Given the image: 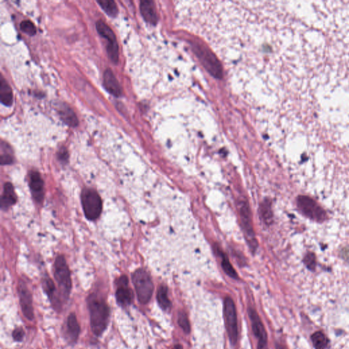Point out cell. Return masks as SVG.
<instances>
[{"instance_id": "cell-1", "label": "cell", "mask_w": 349, "mask_h": 349, "mask_svg": "<svg viewBox=\"0 0 349 349\" xmlns=\"http://www.w3.org/2000/svg\"><path fill=\"white\" fill-rule=\"evenodd\" d=\"M92 332L97 337L102 336L109 325L111 308L105 300L95 294L87 298Z\"/></svg>"}, {"instance_id": "cell-2", "label": "cell", "mask_w": 349, "mask_h": 349, "mask_svg": "<svg viewBox=\"0 0 349 349\" xmlns=\"http://www.w3.org/2000/svg\"><path fill=\"white\" fill-rule=\"evenodd\" d=\"M132 280L139 301L142 304H147L152 297L154 289L150 274L144 269H139L133 273Z\"/></svg>"}, {"instance_id": "cell-3", "label": "cell", "mask_w": 349, "mask_h": 349, "mask_svg": "<svg viewBox=\"0 0 349 349\" xmlns=\"http://www.w3.org/2000/svg\"><path fill=\"white\" fill-rule=\"evenodd\" d=\"M54 276L60 290L61 298L68 300L72 291V280L69 268L64 256L56 258L54 264Z\"/></svg>"}, {"instance_id": "cell-4", "label": "cell", "mask_w": 349, "mask_h": 349, "mask_svg": "<svg viewBox=\"0 0 349 349\" xmlns=\"http://www.w3.org/2000/svg\"><path fill=\"white\" fill-rule=\"evenodd\" d=\"M83 211L90 220H97L102 210V202L100 197L95 190H83L81 195Z\"/></svg>"}, {"instance_id": "cell-5", "label": "cell", "mask_w": 349, "mask_h": 349, "mask_svg": "<svg viewBox=\"0 0 349 349\" xmlns=\"http://www.w3.org/2000/svg\"><path fill=\"white\" fill-rule=\"evenodd\" d=\"M297 205L301 212L310 219L316 222L327 220V214L325 209L312 198L308 196H299Z\"/></svg>"}, {"instance_id": "cell-6", "label": "cell", "mask_w": 349, "mask_h": 349, "mask_svg": "<svg viewBox=\"0 0 349 349\" xmlns=\"http://www.w3.org/2000/svg\"><path fill=\"white\" fill-rule=\"evenodd\" d=\"M97 32L102 38L107 41L106 52L108 57L114 64H117L119 61V46L117 44L116 36L113 31L104 21L99 20L96 23Z\"/></svg>"}, {"instance_id": "cell-7", "label": "cell", "mask_w": 349, "mask_h": 349, "mask_svg": "<svg viewBox=\"0 0 349 349\" xmlns=\"http://www.w3.org/2000/svg\"><path fill=\"white\" fill-rule=\"evenodd\" d=\"M224 314L229 339L233 345H236L238 337V318L236 305L229 297L224 301Z\"/></svg>"}, {"instance_id": "cell-8", "label": "cell", "mask_w": 349, "mask_h": 349, "mask_svg": "<svg viewBox=\"0 0 349 349\" xmlns=\"http://www.w3.org/2000/svg\"><path fill=\"white\" fill-rule=\"evenodd\" d=\"M240 213L246 238L249 242V248L254 252L258 247V244L253 230L250 209L247 202H240Z\"/></svg>"}, {"instance_id": "cell-9", "label": "cell", "mask_w": 349, "mask_h": 349, "mask_svg": "<svg viewBox=\"0 0 349 349\" xmlns=\"http://www.w3.org/2000/svg\"><path fill=\"white\" fill-rule=\"evenodd\" d=\"M18 294H19L20 305H21L23 316L28 321H33L34 320L33 298H32V293L29 290L26 284L23 280H20L18 285Z\"/></svg>"}, {"instance_id": "cell-10", "label": "cell", "mask_w": 349, "mask_h": 349, "mask_svg": "<svg viewBox=\"0 0 349 349\" xmlns=\"http://www.w3.org/2000/svg\"><path fill=\"white\" fill-rule=\"evenodd\" d=\"M117 288L115 292V299L119 306L127 308L134 301L133 291L128 287V278L126 276H121L117 281Z\"/></svg>"}, {"instance_id": "cell-11", "label": "cell", "mask_w": 349, "mask_h": 349, "mask_svg": "<svg viewBox=\"0 0 349 349\" xmlns=\"http://www.w3.org/2000/svg\"><path fill=\"white\" fill-rule=\"evenodd\" d=\"M249 314L252 323L253 332L258 340V349H267V333L259 316L252 308H249Z\"/></svg>"}, {"instance_id": "cell-12", "label": "cell", "mask_w": 349, "mask_h": 349, "mask_svg": "<svg viewBox=\"0 0 349 349\" xmlns=\"http://www.w3.org/2000/svg\"><path fill=\"white\" fill-rule=\"evenodd\" d=\"M81 334V327L78 321L77 316L72 312L66 320V336L71 345H75L79 340Z\"/></svg>"}, {"instance_id": "cell-13", "label": "cell", "mask_w": 349, "mask_h": 349, "mask_svg": "<svg viewBox=\"0 0 349 349\" xmlns=\"http://www.w3.org/2000/svg\"><path fill=\"white\" fill-rule=\"evenodd\" d=\"M43 288L45 294L48 296L50 300V304L56 311L61 310V299L57 296V291L53 280L50 278H44L43 280Z\"/></svg>"}, {"instance_id": "cell-14", "label": "cell", "mask_w": 349, "mask_h": 349, "mask_svg": "<svg viewBox=\"0 0 349 349\" xmlns=\"http://www.w3.org/2000/svg\"><path fill=\"white\" fill-rule=\"evenodd\" d=\"M30 187L34 199L41 202L44 197V184L41 175L37 171H32L30 174Z\"/></svg>"}, {"instance_id": "cell-15", "label": "cell", "mask_w": 349, "mask_h": 349, "mask_svg": "<svg viewBox=\"0 0 349 349\" xmlns=\"http://www.w3.org/2000/svg\"><path fill=\"white\" fill-rule=\"evenodd\" d=\"M104 86L111 95L115 97L122 95V88L111 69L107 68L104 72Z\"/></svg>"}, {"instance_id": "cell-16", "label": "cell", "mask_w": 349, "mask_h": 349, "mask_svg": "<svg viewBox=\"0 0 349 349\" xmlns=\"http://www.w3.org/2000/svg\"><path fill=\"white\" fill-rule=\"evenodd\" d=\"M57 111H58L61 120L68 126L76 127L79 124V120H78L77 115L68 104H64V103L59 104L58 107H57Z\"/></svg>"}, {"instance_id": "cell-17", "label": "cell", "mask_w": 349, "mask_h": 349, "mask_svg": "<svg viewBox=\"0 0 349 349\" xmlns=\"http://www.w3.org/2000/svg\"><path fill=\"white\" fill-rule=\"evenodd\" d=\"M17 200V196L14 193L12 184L6 183L3 186V194L1 198V207L3 210L8 209L10 206L14 205Z\"/></svg>"}, {"instance_id": "cell-18", "label": "cell", "mask_w": 349, "mask_h": 349, "mask_svg": "<svg viewBox=\"0 0 349 349\" xmlns=\"http://www.w3.org/2000/svg\"><path fill=\"white\" fill-rule=\"evenodd\" d=\"M140 10L143 17L147 22L155 24L157 22L156 12L154 3L151 1H142L140 3Z\"/></svg>"}, {"instance_id": "cell-19", "label": "cell", "mask_w": 349, "mask_h": 349, "mask_svg": "<svg viewBox=\"0 0 349 349\" xmlns=\"http://www.w3.org/2000/svg\"><path fill=\"white\" fill-rule=\"evenodd\" d=\"M0 100L1 104L6 106H10L13 102V94L11 88L2 76L0 79Z\"/></svg>"}, {"instance_id": "cell-20", "label": "cell", "mask_w": 349, "mask_h": 349, "mask_svg": "<svg viewBox=\"0 0 349 349\" xmlns=\"http://www.w3.org/2000/svg\"><path fill=\"white\" fill-rule=\"evenodd\" d=\"M215 249H216L217 254L219 255L220 258H222V269H224L226 274H227L228 276H230L231 278H234V279H238V275L237 274L235 269L233 268L232 265H231L230 262H229V258L226 256L225 253L222 252V249H220V248L217 247V246L215 247Z\"/></svg>"}, {"instance_id": "cell-21", "label": "cell", "mask_w": 349, "mask_h": 349, "mask_svg": "<svg viewBox=\"0 0 349 349\" xmlns=\"http://www.w3.org/2000/svg\"><path fill=\"white\" fill-rule=\"evenodd\" d=\"M157 300L160 308L164 310H168L171 307V302L168 297L167 287L161 285L157 291Z\"/></svg>"}, {"instance_id": "cell-22", "label": "cell", "mask_w": 349, "mask_h": 349, "mask_svg": "<svg viewBox=\"0 0 349 349\" xmlns=\"http://www.w3.org/2000/svg\"><path fill=\"white\" fill-rule=\"evenodd\" d=\"M260 214L264 222L270 225L273 220V213L271 202L269 200H264L260 205Z\"/></svg>"}, {"instance_id": "cell-23", "label": "cell", "mask_w": 349, "mask_h": 349, "mask_svg": "<svg viewBox=\"0 0 349 349\" xmlns=\"http://www.w3.org/2000/svg\"><path fill=\"white\" fill-rule=\"evenodd\" d=\"M98 3L110 17H115L118 14V8H117L116 3L113 0L98 1Z\"/></svg>"}, {"instance_id": "cell-24", "label": "cell", "mask_w": 349, "mask_h": 349, "mask_svg": "<svg viewBox=\"0 0 349 349\" xmlns=\"http://www.w3.org/2000/svg\"><path fill=\"white\" fill-rule=\"evenodd\" d=\"M13 162V156L11 153V149L8 144L3 142L1 143V165L10 164Z\"/></svg>"}, {"instance_id": "cell-25", "label": "cell", "mask_w": 349, "mask_h": 349, "mask_svg": "<svg viewBox=\"0 0 349 349\" xmlns=\"http://www.w3.org/2000/svg\"><path fill=\"white\" fill-rule=\"evenodd\" d=\"M178 324L186 334H189L191 332V325H190L189 319H188L187 314L184 311H180L179 312Z\"/></svg>"}, {"instance_id": "cell-26", "label": "cell", "mask_w": 349, "mask_h": 349, "mask_svg": "<svg viewBox=\"0 0 349 349\" xmlns=\"http://www.w3.org/2000/svg\"><path fill=\"white\" fill-rule=\"evenodd\" d=\"M20 28L24 33L29 36H34L36 34L35 25L30 20H24L20 24Z\"/></svg>"}, {"instance_id": "cell-27", "label": "cell", "mask_w": 349, "mask_h": 349, "mask_svg": "<svg viewBox=\"0 0 349 349\" xmlns=\"http://www.w3.org/2000/svg\"><path fill=\"white\" fill-rule=\"evenodd\" d=\"M304 263L306 267L310 270H314L316 268V256L313 253H308L305 255Z\"/></svg>"}, {"instance_id": "cell-28", "label": "cell", "mask_w": 349, "mask_h": 349, "mask_svg": "<svg viewBox=\"0 0 349 349\" xmlns=\"http://www.w3.org/2000/svg\"><path fill=\"white\" fill-rule=\"evenodd\" d=\"M25 336V332L22 327H16L12 333V337L13 340L17 343H21L23 341Z\"/></svg>"}, {"instance_id": "cell-29", "label": "cell", "mask_w": 349, "mask_h": 349, "mask_svg": "<svg viewBox=\"0 0 349 349\" xmlns=\"http://www.w3.org/2000/svg\"><path fill=\"white\" fill-rule=\"evenodd\" d=\"M58 158L59 160L62 161V162H66V161L68 160V151H67L66 149H65V148H61L60 150H59L58 153Z\"/></svg>"}, {"instance_id": "cell-30", "label": "cell", "mask_w": 349, "mask_h": 349, "mask_svg": "<svg viewBox=\"0 0 349 349\" xmlns=\"http://www.w3.org/2000/svg\"><path fill=\"white\" fill-rule=\"evenodd\" d=\"M172 349H183V347H182V345H178L173 347Z\"/></svg>"}]
</instances>
